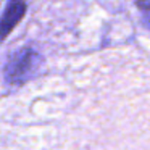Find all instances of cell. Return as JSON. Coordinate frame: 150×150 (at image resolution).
Wrapping results in <instances>:
<instances>
[{
    "instance_id": "1",
    "label": "cell",
    "mask_w": 150,
    "mask_h": 150,
    "mask_svg": "<svg viewBox=\"0 0 150 150\" xmlns=\"http://www.w3.org/2000/svg\"><path fill=\"white\" fill-rule=\"evenodd\" d=\"M42 65V55L33 47H23L8 58L5 65V79L10 86H21L29 81Z\"/></svg>"
},
{
    "instance_id": "4",
    "label": "cell",
    "mask_w": 150,
    "mask_h": 150,
    "mask_svg": "<svg viewBox=\"0 0 150 150\" xmlns=\"http://www.w3.org/2000/svg\"><path fill=\"white\" fill-rule=\"evenodd\" d=\"M144 21L147 23V26L150 28V10H147L145 13H144Z\"/></svg>"
},
{
    "instance_id": "2",
    "label": "cell",
    "mask_w": 150,
    "mask_h": 150,
    "mask_svg": "<svg viewBox=\"0 0 150 150\" xmlns=\"http://www.w3.org/2000/svg\"><path fill=\"white\" fill-rule=\"evenodd\" d=\"M26 2L24 0H8L4 13L0 16V42H4L8 34L18 26L21 20L26 15Z\"/></svg>"
},
{
    "instance_id": "3",
    "label": "cell",
    "mask_w": 150,
    "mask_h": 150,
    "mask_svg": "<svg viewBox=\"0 0 150 150\" xmlns=\"http://www.w3.org/2000/svg\"><path fill=\"white\" fill-rule=\"evenodd\" d=\"M137 7L145 13L147 10H150V0H137Z\"/></svg>"
}]
</instances>
